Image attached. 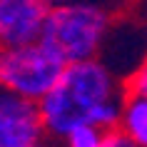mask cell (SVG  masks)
<instances>
[{
  "instance_id": "277c9868",
  "label": "cell",
  "mask_w": 147,
  "mask_h": 147,
  "mask_svg": "<svg viewBox=\"0 0 147 147\" xmlns=\"http://www.w3.org/2000/svg\"><path fill=\"white\" fill-rule=\"evenodd\" d=\"M45 140L40 105L0 85V147H38Z\"/></svg>"
},
{
  "instance_id": "9c48e42d",
  "label": "cell",
  "mask_w": 147,
  "mask_h": 147,
  "mask_svg": "<svg viewBox=\"0 0 147 147\" xmlns=\"http://www.w3.org/2000/svg\"><path fill=\"white\" fill-rule=\"evenodd\" d=\"M102 147H132L130 137L122 132V127H110L105 130V140H102Z\"/></svg>"
},
{
  "instance_id": "3957f363",
  "label": "cell",
  "mask_w": 147,
  "mask_h": 147,
  "mask_svg": "<svg viewBox=\"0 0 147 147\" xmlns=\"http://www.w3.org/2000/svg\"><path fill=\"white\" fill-rule=\"evenodd\" d=\"M65 57L45 40L25 45H0V85L40 102L65 70Z\"/></svg>"
},
{
  "instance_id": "5b68a950",
  "label": "cell",
  "mask_w": 147,
  "mask_h": 147,
  "mask_svg": "<svg viewBox=\"0 0 147 147\" xmlns=\"http://www.w3.org/2000/svg\"><path fill=\"white\" fill-rule=\"evenodd\" d=\"M47 13V0H0V42L25 45L40 40Z\"/></svg>"
},
{
  "instance_id": "8fae6325",
  "label": "cell",
  "mask_w": 147,
  "mask_h": 147,
  "mask_svg": "<svg viewBox=\"0 0 147 147\" xmlns=\"http://www.w3.org/2000/svg\"><path fill=\"white\" fill-rule=\"evenodd\" d=\"M0 45H3V42H0Z\"/></svg>"
},
{
  "instance_id": "7a4b0ae2",
  "label": "cell",
  "mask_w": 147,
  "mask_h": 147,
  "mask_svg": "<svg viewBox=\"0 0 147 147\" xmlns=\"http://www.w3.org/2000/svg\"><path fill=\"white\" fill-rule=\"evenodd\" d=\"M112 13L95 0H67L50 5L42 38L65 62L97 57L110 38Z\"/></svg>"
},
{
  "instance_id": "8992f818",
  "label": "cell",
  "mask_w": 147,
  "mask_h": 147,
  "mask_svg": "<svg viewBox=\"0 0 147 147\" xmlns=\"http://www.w3.org/2000/svg\"><path fill=\"white\" fill-rule=\"evenodd\" d=\"M120 127L130 137L132 147H147V97H137V95L125 97Z\"/></svg>"
},
{
  "instance_id": "ba28073f",
  "label": "cell",
  "mask_w": 147,
  "mask_h": 147,
  "mask_svg": "<svg viewBox=\"0 0 147 147\" xmlns=\"http://www.w3.org/2000/svg\"><path fill=\"white\" fill-rule=\"evenodd\" d=\"M125 92L137 95V97H147V55L142 57L137 67L132 70V75L125 80Z\"/></svg>"
},
{
  "instance_id": "30bf717a",
  "label": "cell",
  "mask_w": 147,
  "mask_h": 147,
  "mask_svg": "<svg viewBox=\"0 0 147 147\" xmlns=\"http://www.w3.org/2000/svg\"><path fill=\"white\" fill-rule=\"evenodd\" d=\"M50 5H60V3H67V0H47Z\"/></svg>"
},
{
  "instance_id": "52a82bcc",
  "label": "cell",
  "mask_w": 147,
  "mask_h": 147,
  "mask_svg": "<svg viewBox=\"0 0 147 147\" xmlns=\"http://www.w3.org/2000/svg\"><path fill=\"white\" fill-rule=\"evenodd\" d=\"M102 140H105V130L97 127V125H78L65 135L62 142H67L70 147H102Z\"/></svg>"
},
{
  "instance_id": "6da1fadb",
  "label": "cell",
  "mask_w": 147,
  "mask_h": 147,
  "mask_svg": "<svg viewBox=\"0 0 147 147\" xmlns=\"http://www.w3.org/2000/svg\"><path fill=\"white\" fill-rule=\"evenodd\" d=\"M125 97V82L115 78L100 57H87L67 62L57 82L38 105L47 137L65 140L72 127L85 122L102 130L117 127Z\"/></svg>"
}]
</instances>
